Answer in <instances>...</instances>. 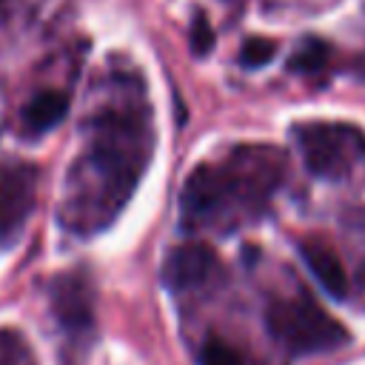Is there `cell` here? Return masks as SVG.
<instances>
[{
	"instance_id": "6da1fadb",
	"label": "cell",
	"mask_w": 365,
	"mask_h": 365,
	"mask_svg": "<svg viewBox=\"0 0 365 365\" xmlns=\"http://www.w3.org/2000/svg\"><path fill=\"white\" fill-rule=\"evenodd\" d=\"M154 148L151 108L140 80L114 77V94L88 117L60 220L74 234L106 228L137 188Z\"/></svg>"
},
{
	"instance_id": "7a4b0ae2",
	"label": "cell",
	"mask_w": 365,
	"mask_h": 365,
	"mask_svg": "<svg viewBox=\"0 0 365 365\" xmlns=\"http://www.w3.org/2000/svg\"><path fill=\"white\" fill-rule=\"evenodd\" d=\"M285 154L268 143H245L220 160L200 163L180 194V217L191 231H237L265 214L285 180Z\"/></svg>"
},
{
	"instance_id": "3957f363",
	"label": "cell",
	"mask_w": 365,
	"mask_h": 365,
	"mask_svg": "<svg viewBox=\"0 0 365 365\" xmlns=\"http://www.w3.org/2000/svg\"><path fill=\"white\" fill-rule=\"evenodd\" d=\"M305 168L331 182H345L365 168V131L354 123L308 120L291 128Z\"/></svg>"
},
{
	"instance_id": "277c9868",
	"label": "cell",
	"mask_w": 365,
	"mask_h": 365,
	"mask_svg": "<svg viewBox=\"0 0 365 365\" xmlns=\"http://www.w3.org/2000/svg\"><path fill=\"white\" fill-rule=\"evenodd\" d=\"M268 334L291 354H322L348 342V331L308 294L299 297H274L265 305Z\"/></svg>"
},
{
	"instance_id": "5b68a950",
	"label": "cell",
	"mask_w": 365,
	"mask_h": 365,
	"mask_svg": "<svg viewBox=\"0 0 365 365\" xmlns=\"http://www.w3.org/2000/svg\"><path fill=\"white\" fill-rule=\"evenodd\" d=\"M37 200V168L31 163H3L0 165V242L9 245L14 242Z\"/></svg>"
},
{
	"instance_id": "8992f818",
	"label": "cell",
	"mask_w": 365,
	"mask_h": 365,
	"mask_svg": "<svg viewBox=\"0 0 365 365\" xmlns=\"http://www.w3.org/2000/svg\"><path fill=\"white\" fill-rule=\"evenodd\" d=\"M163 282L174 294L202 291L222 279V262L205 242H185L171 248L163 262Z\"/></svg>"
},
{
	"instance_id": "52a82bcc",
	"label": "cell",
	"mask_w": 365,
	"mask_h": 365,
	"mask_svg": "<svg viewBox=\"0 0 365 365\" xmlns=\"http://www.w3.org/2000/svg\"><path fill=\"white\" fill-rule=\"evenodd\" d=\"M51 314L71 339L94 331V288L83 271H66L51 282Z\"/></svg>"
},
{
	"instance_id": "ba28073f",
	"label": "cell",
	"mask_w": 365,
	"mask_h": 365,
	"mask_svg": "<svg viewBox=\"0 0 365 365\" xmlns=\"http://www.w3.org/2000/svg\"><path fill=\"white\" fill-rule=\"evenodd\" d=\"M299 254L308 265V271L317 277L319 288L334 297V299H345L348 297V274L339 262V257L334 254V248H328L319 240H302L299 242Z\"/></svg>"
},
{
	"instance_id": "9c48e42d",
	"label": "cell",
	"mask_w": 365,
	"mask_h": 365,
	"mask_svg": "<svg viewBox=\"0 0 365 365\" xmlns=\"http://www.w3.org/2000/svg\"><path fill=\"white\" fill-rule=\"evenodd\" d=\"M66 114H68V94L66 91H57V88H46V91L34 94L23 106L20 123H23V131L26 134H46Z\"/></svg>"
},
{
	"instance_id": "30bf717a",
	"label": "cell",
	"mask_w": 365,
	"mask_h": 365,
	"mask_svg": "<svg viewBox=\"0 0 365 365\" xmlns=\"http://www.w3.org/2000/svg\"><path fill=\"white\" fill-rule=\"evenodd\" d=\"M334 63V48L325 43V40H317V37H308L302 40V46L291 54L288 60V68L291 71H299V74H325Z\"/></svg>"
},
{
	"instance_id": "8fae6325",
	"label": "cell",
	"mask_w": 365,
	"mask_h": 365,
	"mask_svg": "<svg viewBox=\"0 0 365 365\" xmlns=\"http://www.w3.org/2000/svg\"><path fill=\"white\" fill-rule=\"evenodd\" d=\"M197 362H200V365H245V356H242V351H240L237 345H231L228 339L211 334V336L202 342Z\"/></svg>"
},
{
	"instance_id": "7c38bea8",
	"label": "cell",
	"mask_w": 365,
	"mask_h": 365,
	"mask_svg": "<svg viewBox=\"0 0 365 365\" xmlns=\"http://www.w3.org/2000/svg\"><path fill=\"white\" fill-rule=\"evenodd\" d=\"M274 51H277V43H274V40L251 37V40H245V46H242V51H240V63H242L245 68H259V66H265V63L274 57Z\"/></svg>"
},
{
	"instance_id": "4fadbf2b",
	"label": "cell",
	"mask_w": 365,
	"mask_h": 365,
	"mask_svg": "<svg viewBox=\"0 0 365 365\" xmlns=\"http://www.w3.org/2000/svg\"><path fill=\"white\" fill-rule=\"evenodd\" d=\"M211 46H214V31H211L205 14H197L191 23V48H194V54H208Z\"/></svg>"
},
{
	"instance_id": "5bb4252c",
	"label": "cell",
	"mask_w": 365,
	"mask_h": 365,
	"mask_svg": "<svg viewBox=\"0 0 365 365\" xmlns=\"http://www.w3.org/2000/svg\"><path fill=\"white\" fill-rule=\"evenodd\" d=\"M356 74H359V77H365V57L359 60V68H356Z\"/></svg>"
},
{
	"instance_id": "9a60e30c",
	"label": "cell",
	"mask_w": 365,
	"mask_h": 365,
	"mask_svg": "<svg viewBox=\"0 0 365 365\" xmlns=\"http://www.w3.org/2000/svg\"><path fill=\"white\" fill-rule=\"evenodd\" d=\"M362 274H365V265H362Z\"/></svg>"
}]
</instances>
